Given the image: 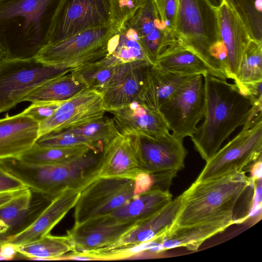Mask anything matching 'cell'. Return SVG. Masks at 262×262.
I'll return each mask as SVG.
<instances>
[{
	"label": "cell",
	"mask_w": 262,
	"mask_h": 262,
	"mask_svg": "<svg viewBox=\"0 0 262 262\" xmlns=\"http://www.w3.org/2000/svg\"><path fill=\"white\" fill-rule=\"evenodd\" d=\"M174 32L181 44L202 60L211 75L228 79L210 54L220 34L217 10L207 0H178Z\"/></svg>",
	"instance_id": "cell-5"
},
{
	"label": "cell",
	"mask_w": 262,
	"mask_h": 262,
	"mask_svg": "<svg viewBox=\"0 0 262 262\" xmlns=\"http://www.w3.org/2000/svg\"><path fill=\"white\" fill-rule=\"evenodd\" d=\"M135 180L99 177L81 192L74 207V224L111 214L135 195Z\"/></svg>",
	"instance_id": "cell-11"
},
{
	"label": "cell",
	"mask_w": 262,
	"mask_h": 262,
	"mask_svg": "<svg viewBox=\"0 0 262 262\" xmlns=\"http://www.w3.org/2000/svg\"><path fill=\"white\" fill-rule=\"evenodd\" d=\"M80 191L67 189L55 196L33 222L6 243L20 245L38 239L50 233L53 228L74 208Z\"/></svg>",
	"instance_id": "cell-20"
},
{
	"label": "cell",
	"mask_w": 262,
	"mask_h": 262,
	"mask_svg": "<svg viewBox=\"0 0 262 262\" xmlns=\"http://www.w3.org/2000/svg\"><path fill=\"white\" fill-rule=\"evenodd\" d=\"M210 4L215 9L219 8L224 2V0H207Z\"/></svg>",
	"instance_id": "cell-46"
},
{
	"label": "cell",
	"mask_w": 262,
	"mask_h": 262,
	"mask_svg": "<svg viewBox=\"0 0 262 262\" xmlns=\"http://www.w3.org/2000/svg\"><path fill=\"white\" fill-rule=\"evenodd\" d=\"M58 0H0V42L5 57L30 59L46 44Z\"/></svg>",
	"instance_id": "cell-2"
},
{
	"label": "cell",
	"mask_w": 262,
	"mask_h": 262,
	"mask_svg": "<svg viewBox=\"0 0 262 262\" xmlns=\"http://www.w3.org/2000/svg\"><path fill=\"white\" fill-rule=\"evenodd\" d=\"M141 63L112 65L103 58L71 71L74 77L87 89L101 92L133 67Z\"/></svg>",
	"instance_id": "cell-28"
},
{
	"label": "cell",
	"mask_w": 262,
	"mask_h": 262,
	"mask_svg": "<svg viewBox=\"0 0 262 262\" xmlns=\"http://www.w3.org/2000/svg\"><path fill=\"white\" fill-rule=\"evenodd\" d=\"M67 70L48 79L26 95L22 101H64L86 88Z\"/></svg>",
	"instance_id": "cell-30"
},
{
	"label": "cell",
	"mask_w": 262,
	"mask_h": 262,
	"mask_svg": "<svg viewBox=\"0 0 262 262\" xmlns=\"http://www.w3.org/2000/svg\"><path fill=\"white\" fill-rule=\"evenodd\" d=\"M39 122L19 113L0 119V160L18 158L38 139Z\"/></svg>",
	"instance_id": "cell-22"
},
{
	"label": "cell",
	"mask_w": 262,
	"mask_h": 262,
	"mask_svg": "<svg viewBox=\"0 0 262 262\" xmlns=\"http://www.w3.org/2000/svg\"><path fill=\"white\" fill-rule=\"evenodd\" d=\"M169 190L152 188L135 195L110 215L115 220L123 222H136L156 213L172 200Z\"/></svg>",
	"instance_id": "cell-26"
},
{
	"label": "cell",
	"mask_w": 262,
	"mask_h": 262,
	"mask_svg": "<svg viewBox=\"0 0 262 262\" xmlns=\"http://www.w3.org/2000/svg\"><path fill=\"white\" fill-rule=\"evenodd\" d=\"M27 188L21 181L0 165V193Z\"/></svg>",
	"instance_id": "cell-40"
},
{
	"label": "cell",
	"mask_w": 262,
	"mask_h": 262,
	"mask_svg": "<svg viewBox=\"0 0 262 262\" xmlns=\"http://www.w3.org/2000/svg\"><path fill=\"white\" fill-rule=\"evenodd\" d=\"M64 130L81 135L103 146L120 133L113 118L104 116L96 121Z\"/></svg>",
	"instance_id": "cell-35"
},
{
	"label": "cell",
	"mask_w": 262,
	"mask_h": 262,
	"mask_svg": "<svg viewBox=\"0 0 262 262\" xmlns=\"http://www.w3.org/2000/svg\"><path fill=\"white\" fill-rule=\"evenodd\" d=\"M114 30L111 26L84 31L72 36L45 45L34 58L56 69H74L103 58Z\"/></svg>",
	"instance_id": "cell-6"
},
{
	"label": "cell",
	"mask_w": 262,
	"mask_h": 262,
	"mask_svg": "<svg viewBox=\"0 0 262 262\" xmlns=\"http://www.w3.org/2000/svg\"><path fill=\"white\" fill-rule=\"evenodd\" d=\"M161 20L174 33L178 0H152Z\"/></svg>",
	"instance_id": "cell-39"
},
{
	"label": "cell",
	"mask_w": 262,
	"mask_h": 262,
	"mask_svg": "<svg viewBox=\"0 0 262 262\" xmlns=\"http://www.w3.org/2000/svg\"><path fill=\"white\" fill-rule=\"evenodd\" d=\"M253 185L254 188L253 201L250 214L257 211V208L261 206V179L255 181Z\"/></svg>",
	"instance_id": "cell-42"
},
{
	"label": "cell",
	"mask_w": 262,
	"mask_h": 262,
	"mask_svg": "<svg viewBox=\"0 0 262 262\" xmlns=\"http://www.w3.org/2000/svg\"><path fill=\"white\" fill-rule=\"evenodd\" d=\"M17 253L32 259L59 260L66 254L74 251L70 237L55 236L50 233L36 241L15 246Z\"/></svg>",
	"instance_id": "cell-31"
},
{
	"label": "cell",
	"mask_w": 262,
	"mask_h": 262,
	"mask_svg": "<svg viewBox=\"0 0 262 262\" xmlns=\"http://www.w3.org/2000/svg\"><path fill=\"white\" fill-rule=\"evenodd\" d=\"M36 143L41 146L52 147L87 146L96 152H101L103 147L81 135L66 130L44 135Z\"/></svg>",
	"instance_id": "cell-36"
},
{
	"label": "cell",
	"mask_w": 262,
	"mask_h": 262,
	"mask_svg": "<svg viewBox=\"0 0 262 262\" xmlns=\"http://www.w3.org/2000/svg\"><path fill=\"white\" fill-rule=\"evenodd\" d=\"M91 151L77 158L52 164H39L18 158L0 160V165L31 191L55 198L72 189L81 191L99 177L101 155Z\"/></svg>",
	"instance_id": "cell-3"
},
{
	"label": "cell",
	"mask_w": 262,
	"mask_h": 262,
	"mask_svg": "<svg viewBox=\"0 0 262 262\" xmlns=\"http://www.w3.org/2000/svg\"><path fill=\"white\" fill-rule=\"evenodd\" d=\"M251 166L250 177L253 183L255 181L261 179V158L256 161Z\"/></svg>",
	"instance_id": "cell-45"
},
{
	"label": "cell",
	"mask_w": 262,
	"mask_h": 262,
	"mask_svg": "<svg viewBox=\"0 0 262 262\" xmlns=\"http://www.w3.org/2000/svg\"><path fill=\"white\" fill-rule=\"evenodd\" d=\"M64 101H35L21 114L29 116L39 123L53 115Z\"/></svg>",
	"instance_id": "cell-38"
},
{
	"label": "cell",
	"mask_w": 262,
	"mask_h": 262,
	"mask_svg": "<svg viewBox=\"0 0 262 262\" xmlns=\"http://www.w3.org/2000/svg\"><path fill=\"white\" fill-rule=\"evenodd\" d=\"M103 58L114 66L132 63L153 64L136 31L127 20L114 30L108 41L107 53Z\"/></svg>",
	"instance_id": "cell-25"
},
{
	"label": "cell",
	"mask_w": 262,
	"mask_h": 262,
	"mask_svg": "<svg viewBox=\"0 0 262 262\" xmlns=\"http://www.w3.org/2000/svg\"><path fill=\"white\" fill-rule=\"evenodd\" d=\"M17 252L15 246L5 243L0 246V257L2 260H10L14 258Z\"/></svg>",
	"instance_id": "cell-43"
},
{
	"label": "cell",
	"mask_w": 262,
	"mask_h": 262,
	"mask_svg": "<svg viewBox=\"0 0 262 262\" xmlns=\"http://www.w3.org/2000/svg\"><path fill=\"white\" fill-rule=\"evenodd\" d=\"M0 260H2L1 257H0Z\"/></svg>",
	"instance_id": "cell-48"
},
{
	"label": "cell",
	"mask_w": 262,
	"mask_h": 262,
	"mask_svg": "<svg viewBox=\"0 0 262 262\" xmlns=\"http://www.w3.org/2000/svg\"><path fill=\"white\" fill-rule=\"evenodd\" d=\"M153 65L166 72L177 74H210L202 60L180 42L166 49L157 58Z\"/></svg>",
	"instance_id": "cell-29"
},
{
	"label": "cell",
	"mask_w": 262,
	"mask_h": 262,
	"mask_svg": "<svg viewBox=\"0 0 262 262\" xmlns=\"http://www.w3.org/2000/svg\"><path fill=\"white\" fill-rule=\"evenodd\" d=\"M145 0H109L111 26L116 29L128 20Z\"/></svg>",
	"instance_id": "cell-37"
},
{
	"label": "cell",
	"mask_w": 262,
	"mask_h": 262,
	"mask_svg": "<svg viewBox=\"0 0 262 262\" xmlns=\"http://www.w3.org/2000/svg\"><path fill=\"white\" fill-rule=\"evenodd\" d=\"M140 138L119 133L104 144L101 154L99 177L135 180L141 172L137 148Z\"/></svg>",
	"instance_id": "cell-18"
},
{
	"label": "cell",
	"mask_w": 262,
	"mask_h": 262,
	"mask_svg": "<svg viewBox=\"0 0 262 262\" xmlns=\"http://www.w3.org/2000/svg\"><path fill=\"white\" fill-rule=\"evenodd\" d=\"M53 199L41 195L34 203L32 191L27 188L0 206V246L31 224Z\"/></svg>",
	"instance_id": "cell-19"
},
{
	"label": "cell",
	"mask_w": 262,
	"mask_h": 262,
	"mask_svg": "<svg viewBox=\"0 0 262 262\" xmlns=\"http://www.w3.org/2000/svg\"><path fill=\"white\" fill-rule=\"evenodd\" d=\"M253 185L245 171L193 183L182 193L181 205L169 231L212 220L233 217L235 206Z\"/></svg>",
	"instance_id": "cell-4"
},
{
	"label": "cell",
	"mask_w": 262,
	"mask_h": 262,
	"mask_svg": "<svg viewBox=\"0 0 262 262\" xmlns=\"http://www.w3.org/2000/svg\"><path fill=\"white\" fill-rule=\"evenodd\" d=\"M234 81L241 92L248 85L262 82V42L250 40Z\"/></svg>",
	"instance_id": "cell-33"
},
{
	"label": "cell",
	"mask_w": 262,
	"mask_h": 262,
	"mask_svg": "<svg viewBox=\"0 0 262 262\" xmlns=\"http://www.w3.org/2000/svg\"><path fill=\"white\" fill-rule=\"evenodd\" d=\"M182 194L152 216L137 221L115 243L96 250L79 253L92 260L130 258L140 246L160 239L169 230L181 205Z\"/></svg>",
	"instance_id": "cell-8"
},
{
	"label": "cell",
	"mask_w": 262,
	"mask_h": 262,
	"mask_svg": "<svg viewBox=\"0 0 262 262\" xmlns=\"http://www.w3.org/2000/svg\"><path fill=\"white\" fill-rule=\"evenodd\" d=\"M109 112L113 115L122 134L145 139L169 133L168 125L160 110L151 108L137 99Z\"/></svg>",
	"instance_id": "cell-17"
},
{
	"label": "cell",
	"mask_w": 262,
	"mask_h": 262,
	"mask_svg": "<svg viewBox=\"0 0 262 262\" xmlns=\"http://www.w3.org/2000/svg\"><path fill=\"white\" fill-rule=\"evenodd\" d=\"M203 78L204 120L190 138L206 162L236 128L248 121L252 103L235 83L208 73Z\"/></svg>",
	"instance_id": "cell-1"
},
{
	"label": "cell",
	"mask_w": 262,
	"mask_h": 262,
	"mask_svg": "<svg viewBox=\"0 0 262 262\" xmlns=\"http://www.w3.org/2000/svg\"><path fill=\"white\" fill-rule=\"evenodd\" d=\"M234 221L233 217H229L176 228L157 240V251L178 247L196 251L205 241L224 231Z\"/></svg>",
	"instance_id": "cell-24"
},
{
	"label": "cell",
	"mask_w": 262,
	"mask_h": 262,
	"mask_svg": "<svg viewBox=\"0 0 262 262\" xmlns=\"http://www.w3.org/2000/svg\"><path fill=\"white\" fill-rule=\"evenodd\" d=\"M27 188L0 193V206L12 201L22 194Z\"/></svg>",
	"instance_id": "cell-44"
},
{
	"label": "cell",
	"mask_w": 262,
	"mask_h": 262,
	"mask_svg": "<svg viewBox=\"0 0 262 262\" xmlns=\"http://www.w3.org/2000/svg\"><path fill=\"white\" fill-rule=\"evenodd\" d=\"M156 187L154 173L146 172L140 173L135 179V195H138Z\"/></svg>",
	"instance_id": "cell-41"
},
{
	"label": "cell",
	"mask_w": 262,
	"mask_h": 262,
	"mask_svg": "<svg viewBox=\"0 0 262 262\" xmlns=\"http://www.w3.org/2000/svg\"><path fill=\"white\" fill-rule=\"evenodd\" d=\"M262 113L243 125L242 129L208 160L196 182L216 179L245 171L261 158Z\"/></svg>",
	"instance_id": "cell-7"
},
{
	"label": "cell",
	"mask_w": 262,
	"mask_h": 262,
	"mask_svg": "<svg viewBox=\"0 0 262 262\" xmlns=\"http://www.w3.org/2000/svg\"><path fill=\"white\" fill-rule=\"evenodd\" d=\"M194 75L173 74L148 65L144 69L142 85L137 99L151 108L159 110Z\"/></svg>",
	"instance_id": "cell-23"
},
{
	"label": "cell",
	"mask_w": 262,
	"mask_h": 262,
	"mask_svg": "<svg viewBox=\"0 0 262 262\" xmlns=\"http://www.w3.org/2000/svg\"><path fill=\"white\" fill-rule=\"evenodd\" d=\"M94 151L87 146L67 147H43L36 142L18 159L29 163L52 164L64 162ZM99 153V152H97Z\"/></svg>",
	"instance_id": "cell-32"
},
{
	"label": "cell",
	"mask_w": 262,
	"mask_h": 262,
	"mask_svg": "<svg viewBox=\"0 0 262 262\" xmlns=\"http://www.w3.org/2000/svg\"><path fill=\"white\" fill-rule=\"evenodd\" d=\"M106 26H111L109 0H58L46 35V44Z\"/></svg>",
	"instance_id": "cell-9"
},
{
	"label": "cell",
	"mask_w": 262,
	"mask_h": 262,
	"mask_svg": "<svg viewBox=\"0 0 262 262\" xmlns=\"http://www.w3.org/2000/svg\"><path fill=\"white\" fill-rule=\"evenodd\" d=\"M204 78L195 75L184 83L159 109L172 135L182 138L191 136L203 119Z\"/></svg>",
	"instance_id": "cell-12"
},
{
	"label": "cell",
	"mask_w": 262,
	"mask_h": 262,
	"mask_svg": "<svg viewBox=\"0 0 262 262\" xmlns=\"http://www.w3.org/2000/svg\"><path fill=\"white\" fill-rule=\"evenodd\" d=\"M147 66L133 67L100 92L106 112L120 108L137 98Z\"/></svg>",
	"instance_id": "cell-27"
},
{
	"label": "cell",
	"mask_w": 262,
	"mask_h": 262,
	"mask_svg": "<svg viewBox=\"0 0 262 262\" xmlns=\"http://www.w3.org/2000/svg\"><path fill=\"white\" fill-rule=\"evenodd\" d=\"M237 13L251 38L262 42V0H224Z\"/></svg>",
	"instance_id": "cell-34"
},
{
	"label": "cell",
	"mask_w": 262,
	"mask_h": 262,
	"mask_svg": "<svg viewBox=\"0 0 262 262\" xmlns=\"http://www.w3.org/2000/svg\"><path fill=\"white\" fill-rule=\"evenodd\" d=\"M137 153L143 172H178L185 167L187 150L184 145L183 139L169 133L156 138H140Z\"/></svg>",
	"instance_id": "cell-14"
},
{
	"label": "cell",
	"mask_w": 262,
	"mask_h": 262,
	"mask_svg": "<svg viewBox=\"0 0 262 262\" xmlns=\"http://www.w3.org/2000/svg\"><path fill=\"white\" fill-rule=\"evenodd\" d=\"M6 52L0 42V61L5 57Z\"/></svg>",
	"instance_id": "cell-47"
},
{
	"label": "cell",
	"mask_w": 262,
	"mask_h": 262,
	"mask_svg": "<svg viewBox=\"0 0 262 262\" xmlns=\"http://www.w3.org/2000/svg\"><path fill=\"white\" fill-rule=\"evenodd\" d=\"M105 112L101 93L84 88L39 123L38 138L96 121L103 117Z\"/></svg>",
	"instance_id": "cell-13"
},
{
	"label": "cell",
	"mask_w": 262,
	"mask_h": 262,
	"mask_svg": "<svg viewBox=\"0 0 262 262\" xmlns=\"http://www.w3.org/2000/svg\"><path fill=\"white\" fill-rule=\"evenodd\" d=\"M216 10L220 39L227 52L229 79L234 80L243 54L252 39L238 15L225 1Z\"/></svg>",
	"instance_id": "cell-21"
},
{
	"label": "cell",
	"mask_w": 262,
	"mask_h": 262,
	"mask_svg": "<svg viewBox=\"0 0 262 262\" xmlns=\"http://www.w3.org/2000/svg\"><path fill=\"white\" fill-rule=\"evenodd\" d=\"M65 71L46 66L34 58H4L0 61V113L13 108L36 87Z\"/></svg>",
	"instance_id": "cell-10"
},
{
	"label": "cell",
	"mask_w": 262,
	"mask_h": 262,
	"mask_svg": "<svg viewBox=\"0 0 262 262\" xmlns=\"http://www.w3.org/2000/svg\"><path fill=\"white\" fill-rule=\"evenodd\" d=\"M127 21L136 31L152 64L166 49L180 42L176 34L161 20L152 0H145Z\"/></svg>",
	"instance_id": "cell-15"
},
{
	"label": "cell",
	"mask_w": 262,
	"mask_h": 262,
	"mask_svg": "<svg viewBox=\"0 0 262 262\" xmlns=\"http://www.w3.org/2000/svg\"><path fill=\"white\" fill-rule=\"evenodd\" d=\"M135 223L120 222L108 214L74 224L67 231L74 246L71 252H85L112 244Z\"/></svg>",
	"instance_id": "cell-16"
}]
</instances>
